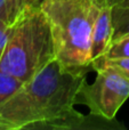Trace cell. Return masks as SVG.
<instances>
[{"mask_svg":"<svg viewBox=\"0 0 129 130\" xmlns=\"http://www.w3.org/2000/svg\"><path fill=\"white\" fill-rule=\"evenodd\" d=\"M86 71L63 67L56 58L0 103V130H43L75 111Z\"/></svg>","mask_w":129,"mask_h":130,"instance_id":"obj_1","label":"cell"},{"mask_svg":"<svg viewBox=\"0 0 129 130\" xmlns=\"http://www.w3.org/2000/svg\"><path fill=\"white\" fill-rule=\"evenodd\" d=\"M52 32L55 58L63 67L90 71L91 34L101 7L94 0H41Z\"/></svg>","mask_w":129,"mask_h":130,"instance_id":"obj_2","label":"cell"},{"mask_svg":"<svg viewBox=\"0 0 129 130\" xmlns=\"http://www.w3.org/2000/svg\"><path fill=\"white\" fill-rule=\"evenodd\" d=\"M55 58L52 32L39 6H27L10 25L0 69L23 82Z\"/></svg>","mask_w":129,"mask_h":130,"instance_id":"obj_3","label":"cell"},{"mask_svg":"<svg viewBox=\"0 0 129 130\" xmlns=\"http://www.w3.org/2000/svg\"><path fill=\"white\" fill-rule=\"evenodd\" d=\"M96 72L95 81L82 87L78 103L85 104L90 114L114 120L129 98V80L110 67H101Z\"/></svg>","mask_w":129,"mask_h":130,"instance_id":"obj_4","label":"cell"},{"mask_svg":"<svg viewBox=\"0 0 129 130\" xmlns=\"http://www.w3.org/2000/svg\"><path fill=\"white\" fill-rule=\"evenodd\" d=\"M112 40H113V25L111 17V7H101L91 34L90 57L93 69L103 59Z\"/></svg>","mask_w":129,"mask_h":130,"instance_id":"obj_5","label":"cell"},{"mask_svg":"<svg viewBox=\"0 0 129 130\" xmlns=\"http://www.w3.org/2000/svg\"><path fill=\"white\" fill-rule=\"evenodd\" d=\"M113 40L129 36V0H116L111 6Z\"/></svg>","mask_w":129,"mask_h":130,"instance_id":"obj_6","label":"cell"},{"mask_svg":"<svg viewBox=\"0 0 129 130\" xmlns=\"http://www.w3.org/2000/svg\"><path fill=\"white\" fill-rule=\"evenodd\" d=\"M23 83L22 80L0 69V103L13 96Z\"/></svg>","mask_w":129,"mask_h":130,"instance_id":"obj_7","label":"cell"},{"mask_svg":"<svg viewBox=\"0 0 129 130\" xmlns=\"http://www.w3.org/2000/svg\"><path fill=\"white\" fill-rule=\"evenodd\" d=\"M122 57H129V36L122 37V38H120V39H117V40L112 41L109 49H107V52L105 53L103 59L122 58Z\"/></svg>","mask_w":129,"mask_h":130,"instance_id":"obj_8","label":"cell"},{"mask_svg":"<svg viewBox=\"0 0 129 130\" xmlns=\"http://www.w3.org/2000/svg\"><path fill=\"white\" fill-rule=\"evenodd\" d=\"M101 67H110L114 71L119 72L121 75L129 80V57H122V58H110L103 59L94 67V71L101 69Z\"/></svg>","mask_w":129,"mask_h":130,"instance_id":"obj_9","label":"cell"},{"mask_svg":"<svg viewBox=\"0 0 129 130\" xmlns=\"http://www.w3.org/2000/svg\"><path fill=\"white\" fill-rule=\"evenodd\" d=\"M26 7V0H7V8H8V16L10 25L20 16L23 9Z\"/></svg>","mask_w":129,"mask_h":130,"instance_id":"obj_10","label":"cell"},{"mask_svg":"<svg viewBox=\"0 0 129 130\" xmlns=\"http://www.w3.org/2000/svg\"><path fill=\"white\" fill-rule=\"evenodd\" d=\"M9 30H10V25L8 23L4 22L2 20H0V54H1L5 45H6L7 39H8Z\"/></svg>","mask_w":129,"mask_h":130,"instance_id":"obj_11","label":"cell"},{"mask_svg":"<svg viewBox=\"0 0 129 130\" xmlns=\"http://www.w3.org/2000/svg\"><path fill=\"white\" fill-rule=\"evenodd\" d=\"M0 20L4 22L9 23V16H8V8H7V0H0Z\"/></svg>","mask_w":129,"mask_h":130,"instance_id":"obj_12","label":"cell"},{"mask_svg":"<svg viewBox=\"0 0 129 130\" xmlns=\"http://www.w3.org/2000/svg\"><path fill=\"white\" fill-rule=\"evenodd\" d=\"M100 7H111L116 0H94Z\"/></svg>","mask_w":129,"mask_h":130,"instance_id":"obj_13","label":"cell"},{"mask_svg":"<svg viewBox=\"0 0 129 130\" xmlns=\"http://www.w3.org/2000/svg\"><path fill=\"white\" fill-rule=\"evenodd\" d=\"M41 0H26V7L27 6H39Z\"/></svg>","mask_w":129,"mask_h":130,"instance_id":"obj_14","label":"cell"}]
</instances>
